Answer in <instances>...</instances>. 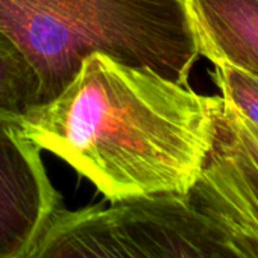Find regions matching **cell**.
<instances>
[{
	"mask_svg": "<svg viewBox=\"0 0 258 258\" xmlns=\"http://www.w3.org/2000/svg\"><path fill=\"white\" fill-rule=\"evenodd\" d=\"M23 258H137L124 243L111 207H59Z\"/></svg>",
	"mask_w": 258,
	"mask_h": 258,
	"instance_id": "7",
	"label": "cell"
},
{
	"mask_svg": "<svg viewBox=\"0 0 258 258\" xmlns=\"http://www.w3.org/2000/svg\"><path fill=\"white\" fill-rule=\"evenodd\" d=\"M0 31L56 97L93 53L188 85L199 46L187 0H0Z\"/></svg>",
	"mask_w": 258,
	"mask_h": 258,
	"instance_id": "2",
	"label": "cell"
},
{
	"mask_svg": "<svg viewBox=\"0 0 258 258\" xmlns=\"http://www.w3.org/2000/svg\"><path fill=\"white\" fill-rule=\"evenodd\" d=\"M213 81L220 96L258 126V78L229 66H214Z\"/></svg>",
	"mask_w": 258,
	"mask_h": 258,
	"instance_id": "9",
	"label": "cell"
},
{
	"mask_svg": "<svg viewBox=\"0 0 258 258\" xmlns=\"http://www.w3.org/2000/svg\"><path fill=\"white\" fill-rule=\"evenodd\" d=\"M199 55L258 78V0H187Z\"/></svg>",
	"mask_w": 258,
	"mask_h": 258,
	"instance_id": "6",
	"label": "cell"
},
{
	"mask_svg": "<svg viewBox=\"0 0 258 258\" xmlns=\"http://www.w3.org/2000/svg\"><path fill=\"white\" fill-rule=\"evenodd\" d=\"M187 195L219 204L258 228V126L222 96L210 152Z\"/></svg>",
	"mask_w": 258,
	"mask_h": 258,
	"instance_id": "5",
	"label": "cell"
},
{
	"mask_svg": "<svg viewBox=\"0 0 258 258\" xmlns=\"http://www.w3.org/2000/svg\"><path fill=\"white\" fill-rule=\"evenodd\" d=\"M61 201L41 151L19 124L0 121V258H23Z\"/></svg>",
	"mask_w": 258,
	"mask_h": 258,
	"instance_id": "4",
	"label": "cell"
},
{
	"mask_svg": "<svg viewBox=\"0 0 258 258\" xmlns=\"http://www.w3.org/2000/svg\"><path fill=\"white\" fill-rule=\"evenodd\" d=\"M137 258H243L220 225L187 196L161 195L111 204Z\"/></svg>",
	"mask_w": 258,
	"mask_h": 258,
	"instance_id": "3",
	"label": "cell"
},
{
	"mask_svg": "<svg viewBox=\"0 0 258 258\" xmlns=\"http://www.w3.org/2000/svg\"><path fill=\"white\" fill-rule=\"evenodd\" d=\"M190 202L208 213L222 228L228 241L240 252L243 258H258V228L241 219L234 211L211 201L187 195Z\"/></svg>",
	"mask_w": 258,
	"mask_h": 258,
	"instance_id": "10",
	"label": "cell"
},
{
	"mask_svg": "<svg viewBox=\"0 0 258 258\" xmlns=\"http://www.w3.org/2000/svg\"><path fill=\"white\" fill-rule=\"evenodd\" d=\"M40 103L38 84L17 46L0 31V121L19 124Z\"/></svg>",
	"mask_w": 258,
	"mask_h": 258,
	"instance_id": "8",
	"label": "cell"
},
{
	"mask_svg": "<svg viewBox=\"0 0 258 258\" xmlns=\"http://www.w3.org/2000/svg\"><path fill=\"white\" fill-rule=\"evenodd\" d=\"M219 99L93 53L56 97L31 106L19 127L111 204L185 196L210 152Z\"/></svg>",
	"mask_w": 258,
	"mask_h": 258,
	"instance_id": "1",
	"label": "cell"
}]
</instances>
